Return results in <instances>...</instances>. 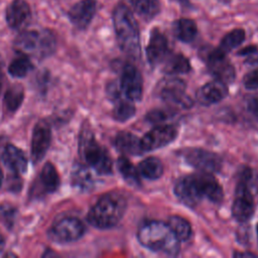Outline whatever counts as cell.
I'll return each mask as SVG.
<instances>
[{
	"label": "cell",
	"mask_w": 258,
	"mask_h": 258,
	"mask_svg": "<svg viewBox=\"0 0 258 258\" xmlns=\"http://www.w3.org/2000/svg\"><path fill=\"white\" fill-rule=\"evenodd\" d=\"M112 22L121 50L133 59H138L141 54L139 25L126 3L119 2L115 5L112 11Z\"/></svg>",
	"instance_id": "1"
},
{
	"label": "cell",
	"mask_w": 258,
	"mask_h": 258,
	"mask_svg": "<svg viewBox=\"0 0 258 258\" xmlns=\"http://www.w3.org/2000/svg\"><path fill=\"white\" fill-rule=\"evenodd\" d=\"M137 238L142 246L151 251L170 256L176 255L179 251V240L169 226L160 221L144 223L137 232Z\"/></svg>",
	"instance_id": "2"
},
{
	"label": "cell",
	"mask_w": 258,
	"mask_h": 258,
	"mask_svg": "<svg viewBox=\"0 0 258 258\" xmlns=\"http://www.w3.org/2000/svg\"><path fill=\"white\" fill-rule=\"evenodd\" d=\"M14 48L19 54L43 59L54 52L56 36L48 28L22 29L14 39Z\"/></svg>",
	"instance_id": "3"
},
{
	"label": "cell",
	"mask_w": 258,
	"mask_h": 258,
	"mask_svg": "<svg viewBox=\"0 0 258 258\" xmlns=\"http://www.w3.org/2000/svg\"><path fill=\"white\" fill-rule=\"evenodd\" d=\"M127 208L125 197L116 191L101 197L88 214L89 223L99 229H109L116 226L123 218Z\"/></svg>",
	"instance_id": "4"
},
{
	"label": "cell",
	"mask_w": 258,
	"mask_h": 258,
	"mask_svg": "<svg viewBox=\"0 0 258 258\" xmlns=\"http://www.w3.org/2000/svg\"><path fill=\"white\" fill-rule=\"evenodd\" d=\"M80 155L85 162L99 174L112 172V160L107 150L99 144L94 133L89 128H84L79 138Z\"/></svg>",
	"instance_id": "5"
},
{
	"label": "cell",
	"mask_w": 258,
	"mask_h": 258,
	"mask_svg": "<svg viewBox=\"0 0 258 258\" xmlns=\"http://www.w3.org/2000/svg\"><path fill=\"white\" fill-rule=\"evenodd\" d=\"M186 85L178 78H168L162 80L156 87L158 96L167 104L182 108H189L192 101L185 94Z\"/></svg>",
	"instance_id": "6"
},
{
	"label": "cell",
	"mask_w": 258,
	"mask_h": 258,
	"mask_svg": "<svg viewBox=\"0 0 258 258\" xmlns=\"http://www.w3.org/2000/svg\"><path fill=\"white\" fill-rule=\"evenodd\" d=\"M255 194L256 192L246 182L238 179L235 199L232 205V215L238 222H247L253 216Z\"/></svg>",
	"instance_id": "7"
},
{
	"label": "cell",
	"mask_w": 258,
	"mask_h": 258,
	"mask_svg": "<svg viewBox=\"0 0 258 258\" xmlns=\"http://www.w3.org/2000/svg\"><path fill=\"white\" fill-rule=\"evenodd\" d=\"M86 228L82 221L75 217H66L55 222L48 231L51 240L57 243H70L79 240Z\"/></svg>",
	"instance_id": "8"
},
{
	"label": "cell",
	"mask_w": 258,
	"mask_h": 258,
	"mask_svg": "<svg viewBox=\"0 0 258 258\" xmlns=\"http://www.w3.org/2000/svg\"><path fill=\"white\" fill-rule=\"evenodd\" d=\"M180 154L184 160L202 172L214 173L222 167L221 157L212 151L202 148H186Z\"/></svg>",
	"instance_id": "9"
},
{
	"label": "cell",
	"mask_w": 258,
	"mask_h": 258,
	"mask_svg": "<svg viewBox=\"0 0 258 258\" xmlns=\"http://www.w3.org/2000/svg\"><path fill=\"white\" fill-rule=\"evenodd\" d=\"M98 0H80L67 11V17L78 30H86L96 16Z\"/></svg>",
	"instance_id": "10"
},
{
	"label": "cell",
	"mask_w": 258,
	"mask_h": 258,
	"mask_svg": "<svg viewBox=\"0 0 258 258\" xmlns=\"http://www.w3.org/2000/svg\"><path fill=\"white\" fill-rule=\"evenodd\" d=\"M208 69L215 80L225 84L232 83L235 79V68L227 57V53L221 51L218 47L210 51L206 58Z\"/></svg>",
	"instance_id": "11"
},
{
	"label": "cell",
	"mask_w": 258,
	"mask_h": 258,
	"mask_svg": "<svg viewBox=\"0 0 258 258\" xmlns=\"http://www.w3.org/2000/svg\"><path fill=\"white\" fill-rule=\"evenodd\" d=\"M31 17V7L26 0H11L5 8V21L13 30L24 29Z\"/></svg>",
	"instance_id": "12"
},
{
	"label": "cell",
	"mask_w": 258,
	"mask_h": 258,
	"mask_svg": "<svg viewBox=\"0 0 258 258\" xmlns=\"http://www.w3.org/2000/svg\"><path fill=\"white\" fill-rule=\"evenodd\" d=\"M120 89L122 93L132 101H140L143 94L142 77L138 69L132 63L123 67Z\"/></svg>",
	"instance_id": "13"
},
{
	"label": "cell",
	"mask_w": 258,
	"mask_h": 258,
	"mask_svg": "<svg viewBox=\"0 0 258 258\" xmlns=\"http://www.w3.org/2000/svg\"><path fill=\"white\" fill-rule=\"evenodd\" d=\"M145 52L147 60L152 67L162 63L165 57L170 53L168 40L158 27L151 29Z\"/></svg>",
	"instance_id": "14"
},
{
	"label": "cell",
	"mask_w": 258,
	"mask_h": 258,
	"mask_svg": "<svg viewBox=\"0 0 258 258\" xmlns=\"http://www.w3.org/2000/svg\"><path fill=\"white\" fill-rule=\"evenodd\" d=\"M177 136V130L171 125H159L148 131L142 138L141 144L145 151H152L168 145Z\"/></svg>",
	"instance_id": "15"
},
{
	"label": "cell",
	"mask_w": 258,
	"mask_h": 258,
	"mask_svg": "<svg viewBox=\"0 0 258 258\" xmlns=\"http://www.w3.org/2000/svg\"><path fill=\"white\" fill-rule=\"evenodd\" d=\"M51 141V130L47 122L38 121L32 132L31 139V159L34 163L39 162L49 148Z\"/></svg>",
	"instance_id": "16"
},
{
	"label": "cell",
	"mask_w": 258,
	"mask_h": 258,
	"mask_svg": "<svg viewBox=\"0 0 258 258\" xmlns=\"http://www.w3.org/2000/svg\"><path fill=\"white\" fill-rule=\"evenodd\" d=\"M108 93L110 98L114 103L113 107V117L119 122H124L129 120L135 114L134 101L127 98L121 91L120 86L113 83L108 87Z\"/></svg>",
	"instance_id": "17"
},
{
	"label": "cell",
	"mask_w": 258,
	"mask_h": 258,
	"mask_svg": "<svg viewBox=\"0 0 258 258\" xmlns=\"http://www.w3.org/2000/svg\"><path fill=\"white\" fill-rule=\"evenodd\" d=\"M174 192L182 204L190 208L196 207L203 199L195 174L180 178L175 183Z\"/></svg>",
	"instance_id": "18"
},
{
	"label": "cell",
	"mask_w": 258,
	"mask_h": 258,
	"mask_svg": "<svg viewBox=\"0 0 258 258\" xmlns=\"http://www.w3.org/2000/svg\"><path fill=\"white\" fill-rule=\"evenodd\" d=\"M59 175L51 162H46L40 171L38 179L32 186V196L39 197L45 192H53L59 186Z\"/></svg>",
	"instance_id": "19"
},
{
	"label": "cell",
	"mask_w": 258,
	"mask_h": 258,
	"mask_svg": "<svg viewBox=\"0 0 258 258\" xmlns=\"http://www.w3.org/2000/svg\"><path fill=\"white\" fill-rule=\"evenodd\" d=\"M195 177L203 198H207L213 203H220L223 200V188L212 173L201 171L195 174Z\"/></svg>",
	"instance_id": "20"
},
{
	"label": "cell",
	"mask_w": 258,
	"mask_h": 258,
	"mask_svg": "<svg viewBox=\"0 0 258 258\" xmlns=\"http://www.w3.org/2000/svg\"><path fill=\"white\" fill-rule=\"evenodd\" d=\"M227 95V84L215 80L205 84L198 90L197 100L203 105H212L222 101Z\"/></svg>",
	"instance_id": "21"
},
{
	"label": "cell",
	"mask_w": 258,
	"mask_h": 258,
	"mask_svg": "<svg viewBox=\"0 0 258 258\" xmlns=\"http://www.w3.org/2000/svg\"><path fill=\"white\" fill-rule=\"evenodd\" d=\"M2 161L5 166L14 174H23L27 169V158L24 152L18 147L7 144L2 151Z\"/></svg>",
	"instance_id": "22"
},
{
	"label": "cell",
	"mask_w": 258,
	"mask_h": 258,
	"mask_svg": "<svg viewBox=\"0 0 258 258\" xmlns=\"http://www.w3.org/2000/svg\"><path fill=\"white\" fill-rule=\"evenodd\" d=\"M125 3L145 21L154 19L161 10L160 0H125Z\"/></svg>",
	"instance_id": "23"
},
{
	"label": "cell",
	"mask_w": 258,
	"mask_h": 258,
	"mask_svg": "<svg viewBox=\"0 0 258 258\" xmlns=\"http://www.w3.org/2000/svg\"><path fill=\"white\" fill-rule=\"evenodd\" d=\"M117 149L123 153L130 155H140L144 152L141 144V139L131 132L121 131L114 140Z\"/></svg>",
	"instance_id": "24"
},
{
	"label": "cell",
	"mask_w": 258,
	"mask_h": 258,
	"mask_svg": "<svg viewBox=\"0 0 258 258\" xmlns=\"http://www.w3.org/2000/svg\"><path fill=\"white\" fill-rule=\"evenodd\" d=\"M172 32L178 40L188 43L196 38L198 26L192 19L181 17L172 23Z\"/></svg>",
	"instance_id": "25"
},
{
	"label": "cell",
	"mask_w": 258,
	"mask_h": 258,
	"mask_svg": "<svg viewBox=\"0 0 258 258\" xmlns=\"http://www.w3.org/2000/svg\"><path fill=\"white\" fill-rule=\"evenodd\" d=\"M71 180L73 186L83 192L90 191L95 186V180L91 170L83 164H78L73 168Z\"/></svg>",
	"instance_id": "26"
},
{
	"label": "cell",
	"mask_w": 258,
	"mask_h": 258,
	"mask_svg": "<svg viewBox=\"0 0 258 258\" xmlns=\"http://www.w3.org/2000/svg\"><path fill=\"white\" fill-rule=\"evenodd\" d=\"M162 70L168 75L186 74L190 70L189 60L181 53H169L162 61Z\"/></svg>",
	"instance_id": "27"
},
{
	"label": "cell",
	"mask_w": 258,
	"mask_h": 258,
	"mask_svg": "<svg viewBox=\"0 0 258 258\" xmlns=\"http://www.w3.org/2000/svg\"><path fill=\"white\" fill-rule=\"evenodd\" d=\"M138 172L147 179H157L163 173V164L157 157H147L138 164Z\"/></svg>",
	"instance_id": "28"
},
{
	"label": "cell",
	"mask_w": 258,
	"mask_h": 258,
	"mask_svg": "<svg viewBox=\"0 0 258 258\" xmlns=\"http://www.w3.org/2000/svg\"><path fill=\"white\" fill-rule=\"evenodd\" d=\"M245 38H246V32L243 28H234L223 36L218 48L221 51L228 53L229 51L241 45L244 42Z\"/></svg>",
	"instance_id": "29"
},
{
	"label": "cell",
	"mask_w": 258,
	"mask_h": 258,
	"mask_svg": "<svg viewBox=\"0 0 258 258\" xmlns=\"http://www.w3.org/2000/svg\"><path fill=\"white\" fill-rule=\"evenodd\" d=\"M24 100V89L19 84L11 85L4 95V105L7 111L14 113L19 109Z\"/></svg>",
	"instance_id": "30"
},
{
	"label": "cell",
	"mask_w": 258,
	"mask_h": 258,
	"mask_svg": "<svg viewBox=\"0 0 258 258\" xmlns=\"http://www.w3.org/2000/svg\"><path fill=\"white\" fill-rule=\"evenodd\" d=\"M167 225L172 230L179 242L187 241L191 236V226L187 220L179 216H172L168 219Z\"/></svg>",
	"instance_id": "31"
},
{
	"label": "cell",
	"mask_w": 258,
	"mask_h": 258,
	"mask_svg": "<svg viewBox=\"0 0 258 258\" xmlns=\"http://www.w3.org/2000/svg\"><path fill=\"white\" fill-rule=\"evenodd\" d=\"M117 167L119 172L122 174L123 178L130 183L131 185H139L140 184V174L138 169L134 167V165L129 161L125 156H121L117 160Z\"/></svg>",
	"instance_id": "32"
},
{
	"label": "cell",
	"mask_w": 258,
	"mask_h": 258,
	"mask_svg": "<svg viewBox=\"0 0 258 258\" xmlns=\"http://www.w3.org/2000/svg\"><path fill=\"white\" fill-rule=\"evenodd\" d=\"M32 69H33V64L29 56L20 54L10 62L8 67V73L14 78H23Z\"/></svg>",
	"instance_id": "33"
},
{
	"label": "cell",
	"mask_w": 258,
	"mask_h": 258,
	"mask_svg": "<svg viewBox=\"0 0 258 258\" xmlns=\"http://www.w3.org/2000/svg\"><path fill=\"white\" fill-rule=\"evenodd\" d=\"M16 218V208L8 203L0 205V220L7 229L14 226Z\"/></svg>",
	"instance_id": "34"
},
{
	"label": "cell",
	"mask_w": 258,
	"mask_h": 258,
	"mask_svg": "<svg viewBox=\"0 0 258 258\" xmlns=\"http://www.w3.org/2000/svg\"><path fill=\"white\" fill-rule=\"evenodd\" d=\"M172 117V112L165 109H154L147 113L146 120L151 123H162Z\"/></svg>",
	"instance_id": "35"
},
{
	"label": "cell",
	"mask_w": 258,
	"mask_h": 258,
	"mask_svg": "<svg viewBox=\"0 0 258 258\" xmlns=\"http://www.w3.org/2000/svg\"><path fill=\"white\" fill-rule=\"evenodd\" d=\"M238 53L244 56L245 61L250 66H258V45H248L242 48Z\"/></svg>",
	"instance_id": "36"
},
{
	"label": "cell",
	"mask_w": 258,
	"mask_h": 258,
	"mask_svg": "<svg viewBox=\"0 0 258 258\" xmlns=\"http://www.w3.org/2000/svg\"><path fill=\"white\" fill-rule=\"evenodd\" d=\"M243 84H244V87L248 90L258 89V66L244 76Z\"/></svg>",
	"instance_id": "37"
},
{
	"label": "cell",
	"mask_w": 258,
	"mask_h": 258,
	"mask_svg": "<svg viewBox=\"0 0 258 258\" xmlns=\"http://www.w3.org/2000/svg\"><path fill=\"white\" fill-rule=\"evenodd\" d=\"M247 110L258 121V94L253 95L248 99Z\"/></svg>",
	"instance_id": "38"
},
{
	"label": "cell",
	"mask_w": 258,
	"mask_h": 258,
	"mask_svg": "<svg viewBox=\"0 0 258 258\" xmlns=\"http://www.w3.org/2000/svg\"><path fill=\"white\" fill-rule=\"evenodd\" d=\"M175 3H177L181 8H185V9H191L192 8V4L190 2V0H171Z\"/></svg>",
	"instance_id": "39"
},
{
	"label": "cell",
	"mask_w": 258,
	"mask_h": 258,
	"mask_svg": "<svg viewBox=\"0 0 258 258\" xmlns=\"http://www.w3.org/2000/svg\"><path fill=\"white\" fill-rule=\"evenodd\" d=\"M234 256L235 257H239V256H251V257H253V256H256V255L253 254V253H250V252H236L234 254Z\"/></svg>",
	"instance_id": "40"
},
{
	"label": "cell",
	"mask_w": 258,
	"mask_h": 258,
	"mask_svg": "<svg viewBox=\"0 0 258 258\" xmlns=\"http://www.w3.org/2000/svg\"><path fill=\"white\" fill-rule=\"evenodd\" d=\"M4 247H5V240H4L3 236L0 234V254L4 250Z\"/></svg>",
	"instance_id": "41"
},
{
	"label": "cell",
	"mask_w": 258,
	"mask_h": 258,
	"mask_svg": "<svg viewBox=\"0 0 258 258\" xmlns=\"http://www.w3.org/2000/svg\"><path fill=\"white\" fill-rule=\"evenodd\" d=\"M2 180H3V172H2V169H1V166H0V187L2 185Z\"/></svg>",
	"instance_id": "42"
},
{
	"label": "cell",
	"mask_w": 258,
	"mask_h": 258,
	"mask_svg": "<svg viewBox=\"0 0 258 258\" xmlns=\"http://www.w3.org/2000/svg\"><path fill=\"white\" fill-rule=\"evenodd\" d=\"M0 90H1V68H0Z\"/></svg>",
	"instance_id": "43"
},
{
	"label": "cell",
	"mask_w": 258,
	"mask_h": 258,
	"mask_svg": "<svg viewBox=\"0 0 258 258\" xmlns=\"http://www.w3.org/2000/svg\"><path fill=\"white\" fill-rule=\"evenodd\" d=\"M256 231H257V238H258V225H257V228H256Z\"/></svg>",
	"instance_id": "44"
}]
</instances>
